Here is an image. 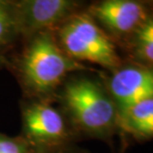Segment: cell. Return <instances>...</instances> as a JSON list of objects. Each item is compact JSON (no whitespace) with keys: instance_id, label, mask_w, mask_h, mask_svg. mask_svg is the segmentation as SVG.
<instances>
[{"instance_id":"1","label":"cell","mask_w":153,"mask_h":153,"mask_svg":"<svg viewBox=\"0 0 153 153\" xmlns=\"http://www.w3.org/2000/svg\"><path fill=\"white\" fill-rule=\"evenodd\" d=\"M7 59L10 70L27 100H54L71 74L96 71L71 59L58 44L53 31L21 39Z\"/></svg>"},{"instance_id":"2","label":"cell","mask_w":153,"mask_h":153,"mask_svg":"<svg viewBox=\"0 0 153 153\" xmlns=\"http://www.w3.org/2000/svg\"><path fill=\"white\" fill-rule=\"evenodd\" d=\"M79 138L112 143L118 134V111L100 76V72H78L65 79L55 94Z\"/></svg>"},{"instance_id":"3","label":"cell","mask_w":153,"mask_h":153,"mask_svg":"<svg viewBox=\"0 0 153 153\" xmlns=\"http://www.w3.org/2000/svg\"><path fill=\"white\" fill-rule=\"evenodd\" d=\"M53 32L61 49L79 63H91L111 71L123 62L116 45L85 9L71 16Z\"/></svg>"},{"instance_id":"4","label":"cell","mask_w":153,"mask_h":153,"mask_svg":"<svg viewBox=\"0 0 153 153\" xmlns=\"http://www.w3.org/2000/svg\"><path fill=\"white\" fill-rule=\"evenodd\" d=\"M21 120L19 135L36 151L75 144L79 139L54 100L24 99Z\"/></svg>"},{"instance_id":"5","label":"cell","mask_w":153,"mask_h":153,"mask_svg":"<svg viewBox=\"0 0 153 153\" xmlns=\"http://www.w3.org/2000/svg\"><path fill=\"white\" fill-rule=\"evenodd\" d=\"M19 40L42 31H54L87 5L76 0H9Z\"/></svg>"},{"instance_id":"6","label":"cell","mask_w":153,"mask_h":153,"mask_svg":"<svg viewBox=\"0 0 153 153\" xmlns=\"http://www.w3.org/2000/svg\"><path fill=\"white\" fill-rule=\"evenodd\" d=\"M85 11L117 48L152 17L151 2L141 0H100Z\"/></svg>"},{"instance_id":"7","label":"cell","mask_w":153,"mask_h":153,"mask_svg":"<svg viewBox=\"0 0 153 153\" xmlns=\"http://www.w3.org/2000/svg\"><path fill=\"white\" fill-rule=\"evenodd\" d=\"M117 109L153 97V69L124 61L111 71L100 72Z\"/></svg>"},{"instance_id":"8","label":"cell","mask_w":153,"mask_h":153,"mask_svg":"<svg viewBox=\"0 0 153 153\" xmlns=\"http://www.w3.org/2000/svg\"><path fill=\"white\" fill-rule=\"evenodd\" d=\"M118 135L129 136L138 142L153 136V97L117 109Z\"/></svg>"},{"instance_id":"9","label":"cell","mask_w":153,"mask_h":153,"mask_svg":"<svg viewBox=\"0 0 153 153\" xmlns=\"http://www.w3.org/2000/svg\"><path fill=\"white\" fill-rule=\"evenodd\" d=\"M119 54H125L124 61L153 69V18L142 24L118 48Z\"/></svg>"},{"instance_id":"10","label":"cell","mask_w":153,"mask_h":153,"mask_svg":"<svg viewBox=\"0 0 153 153\" xmlns=\"http://www.w3.org/2000/svg\"><path fill=\"white\" fill-rule=\"evenodd\" d=\"M0 153H37L20 135L9 136L0 132Z\"/></svg>"},{"instance_id":"11","label":"cell","mask_w":153,"mask_h":153,"mask_svg":"<svg viewBox=\"0 0 153 153\" xmlns=\"http://www.w3.org/2000/svg\"><path fill=\"white\" fill-rule=\"evenodd\" d=\"M37 153H90L88 151L78 147L76 144H71L67 146H62V147H57L53 149L44 151H37Z\"/></svg>"}]
</instances>
